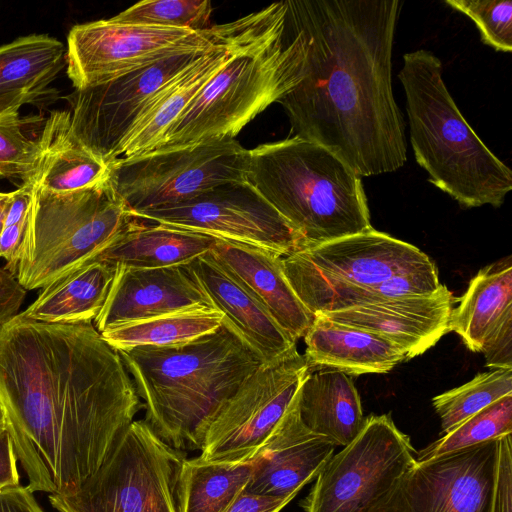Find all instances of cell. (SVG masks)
Returning <instances> with one entry per match:
<instances>
[{"mask_svg":"<svg viewBox=\"0 0 512 512\" xmlns=\"http://www.w3.org/2000/svg\"><path fill=\"white\" fill-rule=\"evenodd\" d=\"M0 402L32 492L70 497L143 408L115 348L92 322L20 313L0 331Z\"/></svg>","mask_w":512,"mask_h":512,"instance_id":"obj_1","label":"cell"},{"mask_svg":"<svg viewBox=\"0 0 512 512\" xmlns=\"http://www.w3.org/2000/svg\"><path fill=\"white\" fill-rule=\"evenodd\" d=\"M307 49L301 81L278 103L291 135L318 143L357 175L407 160L403 115L392 87L398 0H287Z\"/></svg>","mask_w":512,"mask_h":512,"instance_id":"obj_2","label":"cell"},{"mask_svg":"<svg viewBox=\"0 0 512 512\" xmlns=\"http://www.w3.org/2000/svg\"><path fill=\"white\" fill-rule=\"evenodd\" d=\"M144 421L177 450H201L214 415L262 360L226 324L197 339L118 351Z\"/></svg>","mask_w":512,"mask_h":512,"instance_id":"obj_3","label":"cell"},{"mask_svg":"<svg viewBox=\"0 0 512 512\" xmlns=\"http://www.w3.org/2000/svg\"><path fill=\"white\" fill-rule=\"evenodd\" d=\"M441 60L431 51L405 53L398 73L416 162L428 181L460 206L500 207L512 189V171L467 123L442 78Z\"/></svg>","mask_w":512,"mask_h":512,"instance_id":"obj_4","label":"cell"},{"mask_svg":"<svg viewBox=\"0 0 512 512\" xmlns=\"http://www.w3.org/2000/svg\"><path fill=\"white\" fill-rule=\"evenodd\" d=\"M249 152L248 181L305 248L372 228L361 177L324 146L291 136Z\"/></svg>","mask_w":512,"mask_h":512,"instance_id":"obj_5","label":"cell"},{"mask_svg":"<svg viewBox=\"0 0 512 512\" xmlns=\"http://www.w3.org/2000/svg\"><path fill=\"white\" fill-rule=\"evenodd\" d=\"M306 49L303 33L286 18L282 32L233 56L153 151L235 138L258 114L279 102L301 81Z\"/></svg>","mask_w":512,"mask_h":512,"instance_id":"obj_6","label":"cell"},{"mask_svg":"<svg viewBox=\"0 0 512 512\" xmlns=\"http://www.w3.org/2000/svg\"><path fill=\"white\" fill-rule=\"evenodd\" d=\"M138 220L109 177L68 193L34 185L15 277L27 291L42 289L96 260Z\"/></svg>","mask_w":512,"mask_h":512,"instance_id":"obj_7","label":"cell"},{"mask_svg":"<svg viewBox=\"0 0 512 512\" xmlns=\"http://www.w3.org/2000/svg\"><path fill=\"white\" fill-rule=\"evenodd\" d=\"M264 8L202 31L102 19L73 26L67 75L75 89L99 85L181 51L207 49L255 24Z\"/></svg>","mask_w":512,"mask_h":512,"instance_id":"obj_8","label":"cell"},{"mask_svg":"<svg viewBox=\"0 0 512 512\" xmlns=\"http://www.w3.org/2000/svg\"><path fill=\"white\" fill-rule=\"evenodd\" d=\"M185 456L144 420H134L76 494L49 495V501L58 512H177L176 485Z\"/></svg>","mask_w":512,"mask_h":512,"instance_id":"obj_9","label":"cell"},{"mask_svg":"<svg viewBox=\"0 0 512 512\" xmlns=\"http://www.w3.org/2000/svg\"><path fill=\"white\" fill-rule=\"evenodd\" d=\"M250 152L235 138L153 151L109 164V179L133 214L177 205L217 186L248 181Z\"/></svg>","mask_w":512,"mask_h":512,"instance_id":"obj_10","label":"cell"},{"mask_svg":"<svg viewBox=\"0 0 512 512\" xmlns=\"http://www.w3.org/2000/svg\"><path fill=\"white\" fill-rule=\"evenodd\" d=\"M416 463V451L389 414L370 415L333 454L300 502L305 512H361Z\"/></svg>","mask_w":512,"mask_h":512,"instance_id":"obj_11","label":"cell"},{"mask_svg":"<svg viewBox=\"0 0 512 512\" xmlns=\"http://www.w3.org/2000/svg\"><path fill=\"white\" fill-rule=\"evenodd\" d=\"M308 372L297 349L260 366L214 415L199 458L207 462L251 459L290 406Z\"/></svg>","mask_w":512,"mask_h":512,"instance_id":"obj_12","label":"cell"},{"mask_svg":"<svg viewBox=\"0 0 512 512\" xmlns=\"http://www.w3.org/2000/svg\"><path fill=\"white\" fill-rule=\"evenodd\" d=\"M134 216L251 245L281 257L305 248L301 234L249 182H231L186 202Z\"/></svg>","mask_w":512,"mask_h":512,"instance_id":"obj_13","label":"cell"},{"mask_svg":"<svg viewBox=\"0 0 512 512\" xmlns=\"http://www.w3.org/2000/svg\"><path fill=\"white\" fill-rule=\"evenodd\" d=\"M214 46L177 52L105 83L75 89L65 97L71 132L109 165L148 101Z\"/></svg>","mask_w":512,"mask_h":512,"instance_id":"obj_14","label":"cell"},{"mask_svg":"<svg viewBox=\"0 0 512 512\" xmlns=\"http://www.w3.org/2000/svg\"><path fill=\"white\" fill-rule=\"evenodd\" d=\"M498 439L416 461L361 512H490Z\"/></svg>","mask_w":512,"mask_h":512,"instance_id":"obj_15","label":"cell"},{"mask_svg":"<svg viewBox=\"0 0 512 512\" xmlns=\"http://www.w3.org/2000/svg\"><path fill=\"white\" fill-rule=\"evenodd\" d=\"M431 261L416 246L373 228L303 248L281 260L291 287L373 286Z\"/></svg>","mask_w":512,"mask_h":512,"instance_id":"obj_16","label":"cell"},{"mask_svg":"<svg viewBox=\"0 0 512 512\" xmlns=\"http://www.w3.org/2000/svg\"><path fill=\"white\" fill-rule=\"evenodd\" d=\"M201 307L216 309L187 264L162 268L116 265L106 302L93 322L101 333L122 324Z\"/></svg>","mask_w":512,"mask_h":512,"instance_id":"obj_17","label":"cell"},{"mask_svg":"<svg viewBox=\"0 0 512 512\" xmlns=\"http://www.w3.org/2000/svg\"><path fill=\"white\" fill-rule=\"evenodd\" d=\"M298 392V391H297ZM336 445L302 422L297 393L271 434L252 457L253 469L244 489L255 494L295 497L317 477Z\"/></svg>","mask_w":512,"mask_h":512,"instance_id":"obj_18","label":"cell"},{"mask_svg":"<svg viewBox=\"0 0 512 512\" xmlns=\"http://www.w3.org/2000/svg\"><path fill=\"white\" fill-rule=\"evenodd\" d=\"M452 304L451 292L441 285L430 295L364 304L323 314L333 321L387 338L403 350L408 360L426 352L449 332Z\"/></svg>","mask_w":512,"mask_h":512,"instance_id":"obj_19","label":"cell"},{"mask_svg":"<svg viewBox=\"0 0 512 512\" xmlns=\"http://www.w3.org/2000/svg\"><path fill=\"white\" fill-rule=\"evenodd\" d=\"M213 306L224 314L223 322L262 360L277 362L297 349L269 311L209 251L187 264Z\"/></svg>","mask_w":512,"mask_h":512,"instance_id":"obj_20","label":"cell"},{"mask_svg":"<svg viewBox=\"0 0 512 512\" xmlns=\"http://www.w3.org/2000/svg\"><path fill=\"white\" fill-rule=\"evenodd\" d=\"M209 253L269 311L294 342L304 337L314 315L286 279L281 256L223 238L215 239Z\"/></svg>","mask_w":512,"mask_h":512,"instance_id":"obj_21","label":"cell"},{"mask_svg":"<svg viewBox=\"0 0 512 512\" xmlns=\"http://www.w3.org/2000/svg\"><path fill=\"white\" fill-rule=\"evenodd\" d=\"M303 338L309 369H334L349 376L382 374L406 360L403 350L387 338L320 312Z\"/></svg>","mask_w":512,"mask_h":512,"instance_id":"obj_22","label":"cell"},{"mask_svg":"<svg viewBox=\"0 0 512 512\" xmlns=\"http://www.w3.org/2000/svg\"><path fill=\"white\" fill-rule=\"evenodd\" d=\"M66 50L48 34H30L0 46V116L40 103L64 67Z\"/></svg>","mask_w":512,"mask_h":512,"instance_id":"obj_23","label":"cell"},{"mask_svg":"<svg viewBox=\"0 0 512 512\" xmlns=\"http://www.w3.org/2000/svg\"><path fill=\"white\" fill-rule=\"evenodd\" d=\"M299 414L312 432L347 446L364 424L362 405L351 376L334 369L309 372L297 392Z\"/></svg>","mask_w":512,"mask_h":512,"instance_id":"obj_24","label":"cell"},{"mask_svg":"<svg viewBox=\"0 0 512 512\" xmlns=\"http://www.w3.org/2000/svg\"><path fill=\"white\" fill-rule=\"evenodd\" d=\"M42 157L34 185L51 193L94 186L109 177V165L71 132L70 112L53 110L38 137Z\"/></svg>","mask_w":512,"mask_h":512,"instance_id":"obj_25","label":"cell"},{"mask_svg":"<svg viewBox=\"0 0 512 512\" xmlns=\"http://www.w3.org/2000/svg\"><path fill=\"white\" fill-rule=\"evenodd\" d=\"M452 309L449 332L457 333L467 348L481 352L497 328L512 317V257L479 270Z\"/></svg>","mask_w":512,"mask_h":512,"instance_id":"obj_26","label":"cell"},{"mask_svg":"<svg viewBox=\"0 0 512 512\" xmlns=\"http://www.w3.org/2000/svg\"><path fill=\"white\" fill-rule=\"evenodd\" d=\"M116 265L94 260L40 289L34 302L20 314L44 323L92 322L102 310Z\"/></svg>","mask_w":512,"mask_h":512,"instance_id":"obj_27","label":"cell"},{"mask_svg":"<svg viewBox=\"0 0 512 512\" xmlns=\"http://www.w3.org/2000/svg\"><path fill=\"white\" fill-rule=\"evenodd\" d=\"M215 239L205 233L139 218L96 260L130 268L184 265L207 253Z\"/></svg>","mask_w":512,"mask_h":512,"instance_id":"obj_28","label":"cell"},{"mask_svg":"<svg viewBox=\"0 0 512 512\" xmlns=\"http://www.w3.org/2000/svg\"><path fill=\"white\" fill-rule=\"evenodd\" d=\"M252 458L242 462L185 459L176 485L177 512H222L245 487Z\"/></svg>","mask_w":512,"mask_h":512,"instance_id":"obj_29","label":"cell"},{"mask_svg":"<svg viewBox=\"0 0 512 512\" xmlns=\"http://www.w3.org/2000/svg\"><path fill=\"white\" fill-rule=\"evenodd\" d=\"M224 319L214 308H194L111 327L101 332L118 351L138 346H164L191 341L218 330Z\"/></svg>","mask_w":512,"mask_h":512,"instance_id":"obj_30","label":"cell"},{"mask_svg":"<svg viewBox=\"0 0 512 512\" xmlns=\"http://www.w3.org/2000/svg\"><path fill=\"white\" fill-rule=\"evenodd\" d=\"M510 394L512 368H500L479 373L469 382L435 396L432 405L441 421V435Z\"/></svg>","mask_w":512,"mask_h":512,"instance_id":"obj_31","label":"cell"},{"mask_svg":"<svg viewBox=\"0 0 512 512\" xmlns=\"http://www.w3.org/2000/svg\"><path fill=\"white\" fill-rule=\"evenodd\" d=\"M511 433L512 394L500 398L425 448L416 451V461H429Z\"/></svg>","mask_w":512,"mask_h":512,"instance_id":"obj_32","label":"cell"},{"mask_svg":"<svg viewBox=\"0 0 512 512\" xmlns=\"http://www.w3.org/2000/svg\"><path fill=\"white\" fill-rule=\"evenodd\" d=\"M441 285L437 268L431 261L396 273L377 285L343 287L338 298V309L344 310L364 304L430 295L436 292Z\"/></svg>","mask_w":512,"mask_h":512,"instance_id":"obj_33","label":"cell"},{"mask_svg":"<svg viewBox=\"0 0 512 512\" xmlns=\"http://www.w3.org/2000/svg\"><path fill=\"white\" fill-rule=\"evenodd\" d=\"M209 0H144L111 18L118 22L202 31L213 26Z\"/></svg>","mask_w":512,"mask_h":512,"instance_id":"obj_34","label":"cell"},{"mask_svg":"<svg viewBox=\"0 0 512 512\" xmlns=\"http://www.w3.org/2000/svg\"><path fill=\"white\" fill-rule=\"evenodd\" d=\"M25 119L19 111L0 116V177L34 183L40 168L42 151L37 139L25 134Z\"/></svg>","mask_w":512,"mask_h":512,"instance_id":"obj_35","label":"cell"},{"mask_svg":"<svg viewBox=\"0 0 512 512\" xmlns=\"http://www.w3.org/2000/svg\"><path fill=\"white\" fill-rule=\"evenodd\" d=\"M445 3L475 23L484 44L496 51L511 52V0H446Z\"/></svg>","mask_w":512,"mask_h":512,"instance_id":"obj_36","label":"cell"},{"mask_svg":"<svg viewBox=\"0 0 512 512\" xmlns=\"http://www.w3.org/2000/svg\"><path fill=\"white\" fill-rule=\"evenodd\" d=\"M490 512H512L511 434L502 436L498 439Z\"/></svg>","mask_w":512,"mask_h":512,"instance_id":"obj_37","label":"cell"},{"mask_svg":"<svg viewBox=\"0 0 512 512\" xmlns=\"http://www.w3.org/2000/svg\"><path fill=\"white\" fill-rule=\"evenodd\" d=\"M481 352L487 367L512 368V317L507 318L488 338Z\"/></svg>","mask_w":512,"mask_h":512,"instance_id":"obj_38","label":"cell"},{"mask_svg":"<svg viewBox=\"0 0 512 512\" xmlns=\"http://www.w3.org/2000/svg\"><path fill=\"white\" fill-rule=\"evenodd\" d=\"M26 294L16 277L0 267V331L20 313Z\"/></svg>","mask_w":512,"mask_h":512,"instance_id":"obj_39","label":"cell"},{"mask_svg":"<svg viewBox=\"0 0 512 512\" xmlns=\"http://www.w3.org/2000/svg\"><path fill=\"white\" fill-rule=\"evenodd\" d=\"M293 498L255 494L243 488L222 512H280Z\"/></svg>","mask_w":512,"mask_h":512,"instance_id":"obj_40","label":"cell"},{"mask_svg":"<svg viewBox=\"0 0 512 512\" xmlns=\"http://www.w3.org/2000/svg\"><path fill=\"white\" fill-rule=\"evenodd\" d=\"M0 512H44L27 486L15 485L0 491Z\"/></svg>","mask_w":512,"mask_h":512,"instance_id":"obj_41","label":"cell"},{"mask_svg":"<svg viewBox=\"0 0 512 512\" xmlns=\"http://www.w3.org/2000/svg\"><path fill=\"white\" fill-rule=\"evenodd\" d=\"M26 222L4 227L0 234V258L5 268L15 276Z\"/></svg>","mask_w":512,"mask_h":512,"instance_id":"obj_42","label":"cell"},{"mask_svg":"<svg viewBox=\"0 0 512 512\" xmlns=\"http://www.w3.org/2000/svg\"><path fill=\"white\" fill-rule=\"evenodd\" d=\"M33 190L34 183H25L15 191H12L6 210L4 227L27 221L33 198Z\"/></svg>","mask_w":512,"mask_h":512,"instance_id":"obj_43","label":"cell"},{"mask_svg":"<svg viewBox=\"0 0 512 512\" xmlns=\"http://www.w3.org/2000/svg\"><path fill=\"white\" fill-rule=\"evenodd\" d=\"M17 457L8 430L0 433V488L19 485Z\"/></svg>","mask_w":512,"mask_h":512,"instance_id":"obj_44","label":"cell"},{"mask_svg":"<svg viewBox=\"0 0 512 512\" xmlns=\"http://www.w3.org/2000/svg\"><path fill=\"white\" fill-rule=\"evenodd\" d=\"M12 192H0V234L4 228V220L7 206L11 198Z\"/></svg>","mask_w":512,"mask_h":512,"instance_id":"obj_45","label":"cell"},{"mask_svg":"<svg viewBox=\"0 0 512 512\" xmlns=\"http://www.w3.org/2000/svg\"><path fill=\"white\" fill-rule=\"evenodd\" d=\"M7 430V418L5 410L0 402V433Z\"/></svg>","mask_w":512,"mask_h":512,"instance_id":"obj_46","label":"cell"},{"mask_svg":"<svg viewBox=\"0 0 512 512\" xmlns=\"http://www.w3.org/2000/svg\"><path fill=\"white\" fill-rule=\"evenodd\" d=\"M2 490V488H0V491Z\"/></svg>","mask_w":512,"mask_h":512,"instance_id":"obj_47","label":"cell"}]
</instances>
